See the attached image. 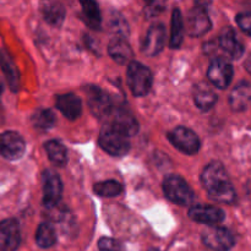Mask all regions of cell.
Here are the masks:
<instances>
[{"mask_svg":"<svg viewBox=\"0 0 251 251\" xmlns=\"http://www.w3.org/2000/svg\"><path fill=\"white\" fill-rule=\"evenodd\" d=\"M201 181L211 199L221 203L234 202V188L230 183L225 167L220 162H212L203 169Z\"/></svg>","mask_w":251,"mask_h":251,"instance_id":"6da1fadb","label":"cell"},{"mask_svg":"<svg viewBox=\"0 0 251 251\" xmlns=\"http://www.w3.org/2000/svg\"><path fill=\"white\" fill-rule=\"evenodd\" d=\"M100 145L105 152L118 157L124 156L130 150V142L126 135L119 131L112 124L105 125L100 130Z\"/></svg>","mask_w":251,"mask_h":251,"instance_id":"7a4b0ae2","label":"cell"},{"mask_svg":"<svg viewBox=\"0 0 251 251\" xmlns=\"http://www.w3.org/2000/svg\"><path fill=\"white\" fill-rule=\"evenodd\" d=\"M152 73L147 66L137 61H131L127 68V85L132 95L142 97L150 92L152 87Z\"/></svg>","mask_w":251,"mask_h":251,"instance_id":"3957f363","label":"cell"},{"mask_svg":"<svg viewBox=\"0 0 251 251\" xmlns=\"http://www.w3.org/2000/svg\"><path fill=\"white\" fill-rule=\"evenodd\" d=\"M163 191L169 200L180 206L191 205L194 200V191L188 183L178 176H169L164 179Z\"/></svg>","mask_w":251,"mask_h":251,"instance_id":"277c9868","label":"cell"},{"mask_svg":"<svg viewBox=\"0 0 251 251\" xmlns=\"http://www.w3.org/2000/svg\"><path fill=\"white\" fill-rule=\"evenodd\" d=\"M169 141L174 147L186 154L198 153L200 149V140L193 130L185 126H178L168 134Z\"/></svg>","mask_w":251,"mask_h":251,"instance_id":"5b68a950","label":"cell"},{"mask_svg":"<svg viewBox=\"0 0 251 251\" xmlns=\"http://www.w3.org/2000/svg\"><path fill=\"white\" fill-rule=\"evenodd\" d=\"M202 242L213 251H228L234 245V237L226 228L208 227L202 233Z\"/></svg>","mask_w":251,"mask_h":251,"instance_id":"8992f818","label":"cell"},{"mask_svg":"<svg viewBox=\"0 0 251 251\" xmlns=\"http://www.w3.org/2000/svg\"><path fill=\"white\" fill-rule=\"evenodd\" d=\"M86 96H87L88 105L93 114L97 118L108 117L113 113V103L109 96L100 87L96 86H88L85 88Z\"/></svg>","mask_w":251,"mask_h":251,"instance_id":"52a82bcc","label":"cell"},{"mask_svg":"<svg viewBox=\"0 0 251 251\" xmlns=\"http://www.w3.org/2000/svg\"><path fill=\"white\" fill-rule=\"evenodd\" d=\"M26 144L20 134L5 131L0 134V154L9 161H16L24 156Z\"/></svg>","mask_w":251,"mask_h":251,"instance_id":"ba28073f","label":"cell"},{"mask_svg":"<svg viewBox=\"0 0 251 251\" xmlns=\"http://www.w3.org/2000/svg\"><path fill=\"white\" fill-rule=\"evenodd\" d=\"M63 184L58 174L53 171L43 173V203L46 207L53 208L60 202Z\"/></svg>","mask_w":251,"mask_h":251,"instance_id":"9c48e42d","label":"cell"},{"mask_svg":"<svg viewBox=\"0 0 251 251\" xmlns=\"http://www.w3.org/2000/svg\"><path fill=\"white\" fill-rule=\"evenodd\" d=\"M207 77L216 87L223 90L232 82L233 66L226 59L216 58L208 68Z\"/></svg>","mask_w":251,"mask_h":251,"instance_id":"30bf717a","label":"cell"},{"mask_svg":"<svg viewBox=\"0 0 251 251\" xmlns=\"http://www.w3.org/2000/svg\"><path fill=\"white\" fill-rule=\"evenodd\" d=\"M211 28V20L202 6H195L189 11L186 17V31L193 37H201Z\"/></svg>","mask_w":251,"mask_h":251,"instance_id":"8fae6325","label":"cell"},{"mask_svg":"<svg viewBox=\"0 0 251 251\" xmlns=\"http://www.w3.org/2000/svg\"><path fill=\"white\" fill-rule=\"evenodd\" d=\"M21 242L20 227L16 220L0 222V251H16Z\"/></svg>","mask_w":251,"mask_h":251,"instance_id":"7c38bea8","label":"cell"},{"mask_svg":"<svg viewBox=\"0 0 251 251\" xmlns=\"http://www.w3.org/2000/svg\"><path fill=\"white\" fill-rule=\"evenodd\" d=\"M189 216L195 222L215 226L225 220L226 215L221 208L211 205H195L189 211Z\"/></svg>","mask_w":251,"mask_h":251,"instance_id":"4fadbf2b","label":"cell"},{"mask_svg":"<svg viewBox=\"0 0 251 251\" xmlns=\"http://www.w3.org/2000/svg\"><path fill=\"white\" fill-rule=\"evenodd\" d=\"M166 42V28L163 25L157 24L150 27L146 38L142 44V53L149 56H154L163 49Z\"/></svg>","mask_w":251,"mask_h":251,"instance_id":"5bb4252c","label":"cell"},{"mask_svg":"<svg viewBox=\"0 0 251 251\" xmlns=\"http://www.w3.org/2000/svg\"><path fill=\"white\" fill-rule=\"evenodd\" d=\"M39 11L43 19L54 27L60 26L65 19V9L63 4L56 0H42L39 4Z\"/></svg>","mask_w":251,"mask_h":251,"instance_id":"9a60e30c","label":"cell"},{"mask_svg":"<svg viewBox=\"0 0 251 251\" xmlns=\"http://www.w3.org/2000/svg\"><path fill=\"white\" fill-rule=\"evenodd\" d=\"M112 125L127 137L134 136L139 131V123L136 118L126 109H117L113 113Z\"/></svg>","mask_w":251,"mask_h":251,"instance_id":"2e32d148","label":"cell"},{"mask_svg":"<svg viewBox=\"0 0 251 251\" xmlns=\"http://www.w3.org/2000/svg\"><path fill=\"white\" fill-rule=\"evenodd\" d=\"M56 108L63 113L65 118L70 120L77 119L82 112L81 100L74 93H66L56 97Z\"/></svg>","mask_w":251,"mask_h":251,"instance_id":"e0dca14e","label":"cell"},{"mask_svg":"<svg viewBox=\"0 0 251 251\" xmlns=\"http://www.w3.org/2000/svg\"><path fill=\"white\" fill-rule=\"evenodd\" d=\"M220 46L230 58L239 59L244 53V47L238 41L234 29L230 27H226L220 34Z\"/></svg>","mask_w":251,"mask_h":251,"instance_id":"ac0fdd59","label":"cell"},{"mask_svg":"<svg viewBox=\"0 0 251 251\" xmlns=\"http://www.w3.org/2000/svg\"><path fill=\"white\" fill-rule=\"evenodd\" d=\"M0 65H1L2 73H4L5 77H6L7 83H9L10 88L14 92H16L20 87V73L17 69L16 64H15L14 59L11 58L9 53L5 49L0 51Z\"/></svg>","mask_w":251,"mask_h":251,"instance_id":"d6986e66","label":"cell"},{"mask_svg":"<svg viewBox=\"0 0 251 251\" xmlns=\"http://www.w3.org/2000/svg\"><path fill=\"white\" fill-rule=\"evenodd\" d=\"M230 107L235 112H242L247 109L251 103V85L242 82L234 87L229 97Z\"/></svg>","mask_w":251,"mask_h":251,"instance_id":"ffe728a7","label":"cell"},{"mask_svg":"<svg viewBox=\"0 0 251 251\" xmlns=\"http://www.w3.org/2000/svg\"><path fill=\"white\" fill-rule=\"evenodd\" d=\"M110 56L119 64H126L132 58V49L127 41L123 37L118 36L110 41L108 47Z\"/></svg>","mask_w":251,"mask_h":251,"instance_id":"44dd1931","label":"cell"},{"mask_svg":"<svg viewBox=\"0 0 251 251\" xmlns=\"http://www.w3.org/2000/svg\"><path fill=\"white\" fill-rule=\"evenodd\" d=\"M194 102L201 110H210L217 102L216 93L208 87L206 83H200L196 86L195 93H194Z\"/></svg>","mask_w":251,"mask_h":251,"instance_id":"7402d4cb","label":"cell"},{"mask_svg":"<svg viewBox=\"0 0 251 251\" xmlns=\"http://www.w3.org/2000/svg\"><path fill=\"white\" fill-rule=\"evenodd\" d=\"M184 38V20L179 9H174L172 15V32H171V48L178 49L183 43Z\"/></svg>","mask_w":251,"mask_h":251,"instance_id":"603a6c76","label":"cell"},{"mask_svg":"<svg viewBox=\"0 0 251 251\" xmlns=\"http://www.w3.org/2000/svg\"><path fill=\"white\" fill-rule=\"evenodd\" d=\"M44 147H46V151L51 163L58 167L65 166L68 162V152L61 142L56 141V140H50L47 142Z\"/></svg>","mask_w":251,"mask_h":251,"instance_id":"cb8c5ba5","label":"cell"},{"mask_svg":"<svg viewBox=\"0 0 251 251\" xmlns=\"http://www.w3.org/2000/svg\"><path fill=\"white\" fill-rule=\"evenodd\" d=\"M86 24L97 29L100 26V12L96 0H80Z\"/></svg>","mask_w":251,"mask_h":251,"instance_id":"d4e9b609","label":"cell"},{"mask_svg":"<svg viewBox=\"0 0 251 251\" xmlns=\"http://www.w3.org/2000/svg\"><path fill=\"white\" fill-rule=\"evenodd\" d=\"M36 242L38 244V247L43 248V249L50 248L55 244L56 234L50 223L44 222L42 225H39L38 229H37Z\"/></svg>","mask_w":251,"mask_h":251,"instance_id":"484cf974","label":"cell"},{"mask_svg":"<svg viewBox=\"0 0 251 251\" xmlns=\"http://www.w3.org/2000/svg\"><path fill=\"white\" fill-rule=\"evenodd\" d=\"M32 124L39 130H48L55 124V117L50 109H37L32 115Z\"/></svg>","mask_w":251,"mask_h":251,"instance_id":"4316f807","label":"cell"},{"mask_svg":"<svg viewBox=\"0 0 251 251\" xmlns=\"http://www.w3.org/2000/svg\"><path fill=\"white\" fill-rule=\"evenodd\" d=\"M95 193L103 198H114L123 193V186L115 180H105L95 185Z\"/></svg>","mask_w":251,"mask_h":251,"instance_id":"83f0119b","label":"cell"},{"mask_svg":"<svg viewBox=\"0 0 251 251\" xmlns=\"http://www.w3.org/2000/svg\"><path fill=\"white\" fill-rule=\"evenodd\" d=\"M98 248L100 251H123V245L112 238H100Z\"/></svg>","mask_w":251,"mask_h":251,"instance_id":"f1b7e54d","label":"cell"},{"mask_svg":"<svg viewBox=\"0 0 251 251\" xmlns=\"http://www.w3.org/2000/svg\"><path fill=\"white\" fill-rule=\"evenodd\" d=\"M237 24L239 25L240 28L251 36V11L243 12L237 16Z\"/></svg>","mask_w":251,"mask_h":251,"instance_id":"f546056e","label":"cell"},{"mask_svg":"<svg viewBox=\"0 0 251 251\" xmlns=\"http://www.w3.org/2000/svg\"><path fill=\"white\" fill-rule=\"evenodd\" d=\"M147 12L150 15H157L164 9V0H146Z\"/></svg>","mask_w":251,"mask_h":251,"instance_id":"4dcf8cb0","label":"cell"},{"mask_svg":"<svg viewBox=\"0 0 251 251\" xmlns=\"http://www.w3.org/2000/svg\"><path fill=\"white\" fill-rule=\"evenodd\" d=\"M245 69H247L248 73L251 75V55L247 59V61H245Z\"/></svg>","mask_w":251,"mask_h":251,"instance_id":"1f68e13d","label":"cell"},{"mask_svg":"<svg viewBox=\"0 0 251 251\" xmlns=\"http://www.w3.org/2000/svg\"><path fill=\"white\" fill-rule=\"evenodd\" d=\"M1 91H2V85H1V82H0V93H1Z\"/></svg>","mask_w":251,"mask_h":251,"instance_id":"d6a6232c","label":"cell"},{"mask_svg":"<svg viewBox=\"0 0 251 251\" xmlns=\"http://www.w3.org/2000/svg\"><path fill=\"white\" fill-rule=\"evenodd\" d=\"M150 251H158V250H157V249H151Z\"/></svg>","mask_w":251,"mask_h":251,"instance_id":"836d02e7","label":"cell"}]
</instances>
